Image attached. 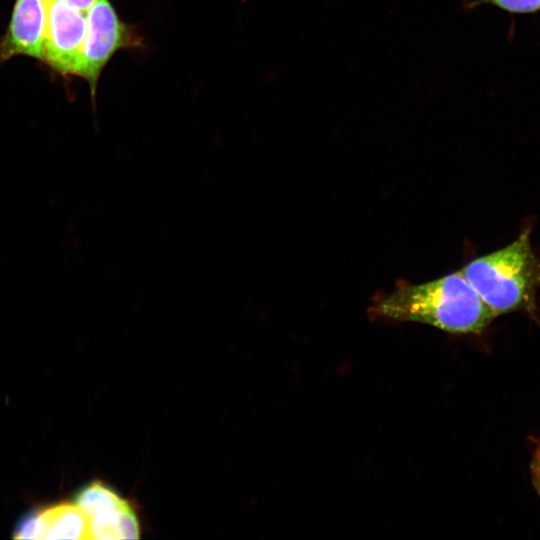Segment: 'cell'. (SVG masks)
Returning a JSON list of instances; mask_svg holds the SVG:
<instances>
[{
  "mask_svg": "<svg viewBox=\"0 0 540 540\" xmlns=\"http://www.w3.org/2000/svg\"><path fill=\"white\" fill-rule=\"evenodd\" d=\"M86 34V14L65 0H49L43 61L59 74L75 76Z\"/></svg>",
  "mask_w": 540,
  "mask_h": 540,
  "instance_id": "obj_5",
  "label": "cell"
},
{
  "mask_svg": "<svg viewBox=\"0 0 540 540\" xmlns=\"http://www.w3.org/2000/svg\"><path fill=\"white\" fill-rule=\"evenodd\" d=\"M531 476L533 485L540 496V442L536 445L531 462Z\"/></svg>",
  "mask_w": 540,
  "mask_h": 540,
  "instance_id": "obj_10",
  "label": "cell"
},
{
  "mask_svg": "<svg viewBox=\"0 0 540 540\" xmlns=\"http://www.w3.org/2000/svg\"><path fill=\"white\" fill-rule=\"evenodd\" d=\"M68 4L83 12L87 13L89 8L93 5L96 0H65Z\"/></svg>",
  "mask_w": 540,
  "mask_h": 540,
  "instance_id": "obj_11",
  "label": "cell"
},
{
  "mask_svg": "<svg viewBox=\"0 0 540 540\" xmlns=\"http://www.w3.org/2000/svg\"><path fill=\"white\" fill-rule=\"evenodd\" d=\"M530 233L528 226L507 246L475 258L461 269L497 316L515 311L536 315L540 254L532 248Z\"/></svg>",
  "mask_w": 540,
  "mask_h": 540,
  "instance_id": "obj_2",
  "label": "cell"
},
{
  "mask_svg": "<svg viewBox=\"0 0 540 540\" xmlns=\"http://www.w3.org/2000/svg\"><path fill=\"white\" fill-rule=\"evenodd\" d=\"M374 319L426 324L454 334L480 333L497 316L460 271L421 284H400L369 307Z\"/></svg>",
  "mask_w": 540,
  "mask_h": 540,
  "instance_id": "obj_1",
  "label": "cell"
},
{
  "mask_svg": "<svg viewBox=\"0 0 540 540\" xmlns=\"http://www.w3.org/2000/svg\"><path fill=\"white\" fill-rule=\"evenodd\" d=\"M43 539H90L89 521L72 503L40 508Z\"/></svg>",
  "mask_w": 540,
  "mask_h": 540,
  "instance_id": "obj_7",
  "label": "cell"
},
{
  "mask_svg": "<svg viewBox=\"0 0 540 540\" xmlns=\"http://www.w3.org/2000/svg\"><path fill=\"white\" fill-rule=\"evenodd\" d=\"M13 537L16 539H43V524L40 508L23 515L15 526Z\"/></svg>",
  "mask_w": 540,
  "mask_h": 540,
  "instance_id": "obj_9",
  "label": "cell"
},
{
  "mask_svg": "<svg viewBox=\"0 0 540 540\" xmlns=\"http://www.w3.org/2000/svg\"><path fill=\"white\" fill-rule=\"evenodd\" d=\"M89 521L90 539L115 540L140 537L135 509L111 487L95 480L80 488L73 498Z\"/></svg>",
  "mask_w": 540,
  "mask_h": 540,
  "instance_id": "obj_4",
  "label": "cell"
},
{
  "mask_svg": "<svg viewBox=\"0 0 540 540\" xmlns=\"http://www.w3.org/2000/svg\"><path fill=\"white\" fill-rule=\"evenodd\" d=\"M489 5L510 15H530L540 12V0H468L463 3L466 11Z\"/></svg>",
  "mask_w": 540,
  "mask_h": 540,
  "instance_id": "obj_8",
  "label": "cell"
},
{
  "mask_svg": "<svg viewBox=\"0 0 540 540\" xmlns=\"http://www.w3.org/2000/svg\"><path fill=\"white\" fill-rule=\"evenodd\" d=\"M48 8L49 0H16L0 40V61L19 55L43 61Z\"/></svg>",
  "mask_w": 540,
  "mask_h": 540,
  "instance_id": "obj_6",
  "label": "cell"
},
{
  "mask_svg": "<svg viewBox=\"0 0 540 540\" xmlns=\"http://www.w3.org/2000/svg\"><path fill=\"white\" fill-rule=\"evenodd\" d=\"M135 28L123 22L109 0H96L86 13V34L75 76L86 80L94 99L102 70L116 52L142 47Z\"/></svg>",
  "mask_w": 540,
  "mask_h": 540,
  "instance_id": "obj_3",
  "label": "cell"
}]
</instances>
